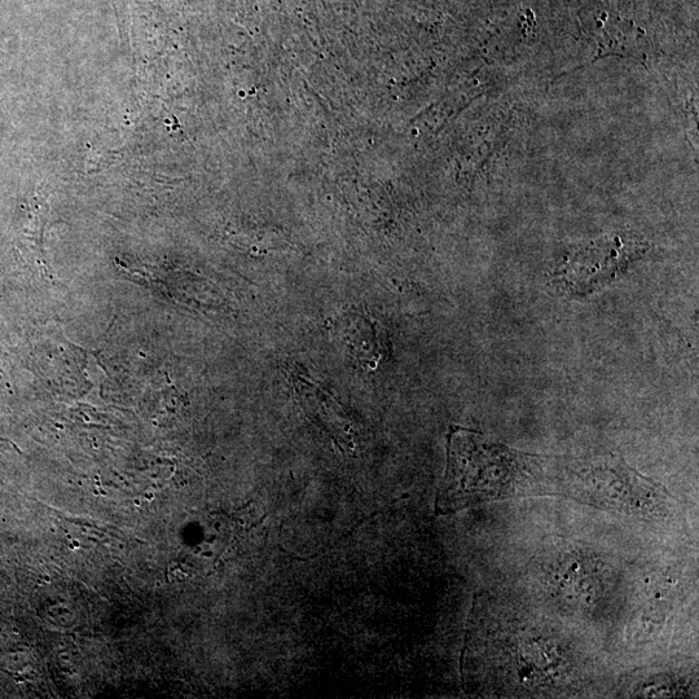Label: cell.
Listing matches in <instances>:
<instances>
[{"instance_id":"obj_1","label":"cell","mask_w":699,"mask_h":699,"mask_svg":"<svg viewBox=\"0 0 699 699\" xmlns=\"http://www.w3.org/2000/svg\"><path fill=\"white\" fill-rule=\"evenodd\" d=\"M558 470L560 464L549 457L525 454L452 426L435 514L447 516L494 501L558 496Z\"/></svg>"},{"instance_id":"obj_2","label":"cell","mask_w":699,"mask_h":699,"mask_svg":"<svg viewBox=\"0 0 699 699\" xmlns=\"http://www.w3.org/2000/svg\"><path fill=\"white\" fill-rule=\"evenodd\" d=\"M558 491L560 498L645 521L672 518L679 508L665 486L617 456L560 464Z\"/></svg>"},{"instance_id":"obj_3","label":"cell","mask_w":699,"mask_h":699,"mask_svg":"<svg viewBox=\"0 0 699 699\" xmlns=\"http://www.w3.org/2000/svg\"><path fill=\"white\" fill-rule=\"evenodd\" d=\"M294 386L297 394L300 395L303 408L312 419L332 434L333 438L351 446L350 422L341 406H338L329 395L324 393V390L312 384L311 381L298 377L294 381Z\"/></svg>"},{"instance_id":"obj_4","label":"cell","mask_w":699,"mask_h":699,"mask_svg":"<svg viewBox=\"0 0 699 699\" xmlns=\"http://www.w3.org/2000/svg\"><path fill=\"white\" fill-rule=\"evenodd\" d=\"M336 332L355 358L362 360L367 367L377 366L382 355V341L372 322L363 316L349 315L338 323Z\"/></svg>"},{"instance_id":"obj_5","label":"cell","mask_w":699,"mask_h":699,"mask_svg":"<svg viewBox=\"0 0 699 699\" xmlns=\"http://www.w3.org/2000/svg\"><path fill=\"white\" fill-rule=\"evenodd\" d=\"M599 575L592 571L591 567L579 561H567L558 566L555 573V587L562 591V595L575 605L582 604L593 599L599 591Z\"/></svg>"}]
</instances>
